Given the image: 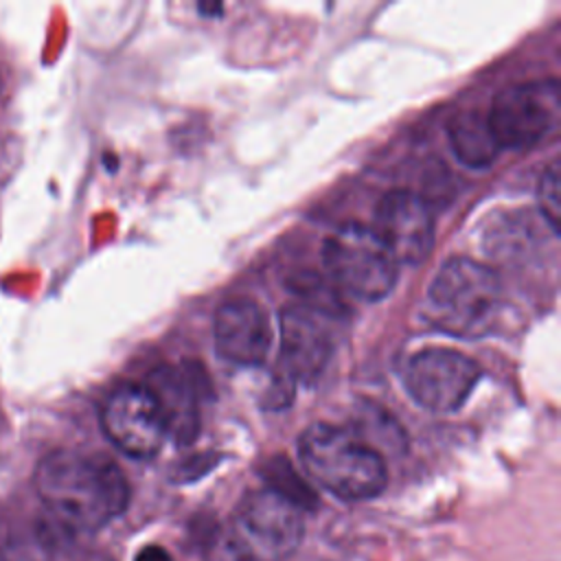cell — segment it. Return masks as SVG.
<instances>
[{
    "mask_svg": "<svg viewBox=\"0 0 561 561\" xmlns=\"http://www.w3.org/2000/svg\"><path fill=\"white\" fill-rule=\"evenodd\" d=\"M147 390L153 394L167 427V438L188 445L199 432V410L195 388L188 375L178 368H156L149 375Z\"/></svg>",
    "mask_w": 561,
    "mask_h": 561,
    "instance_id": "7c38bea8",
    "label": "cell"
},
{
    "mask_svg": "<svg viewBox=\"0 0 561 561\" xmlns=\"http://www.w3.org/2000/svg\"><path fill=\"white\" fill-rule=\"evenodd\" d=\"M33 482L48 513L70 530H99L129 504L123 471L103 454L50 451L39 460Z\"/></svg>",
    "mask_w": 561,
    "mask_h": 561,
    "instance_id": "6da1fadb",
    "label": "cell"
},
{
    "mask_svg": "<svg viewBox=\"0 0 561 561\" xmlns=\"http://www.w3.org/2000/svg\"><path fill=\"white\" fill-rule=\"evenodd\" d=\"M561 88L557 79H537L508 85L493 99L486 123L502 147H528L557 129Z\"/></svg>",
    "mask_w": 561,
    "mask_h": 561,
    "instance_id": "8992f818",
    "label": "cell"
},
{
    "mask_svg": "<svg viewBox=\"0 0 561 561\" xmlns=\"http://www.w3.org/2000/svg\"><path fill=\"white\" fill-rule=\"evenodd\" d=\"M302 508L276 489L250 491L234 511L228 548L237 561H283L302 541Z\"/></svg>",
    "mask_w": 561,
    "mask_h": 561,
    "instance_id": "277c9868",
    "label": "cell"
},
{
    "mask_svg": "<svg viewBox=\"0 0 561 561\" xmlns=\"http://www.w3.org/2000/svg\"><path fill=\"white\" fill-rule=\"evenodd\" d=\"M305 471L344 502H362L386 486V462L355 432L331 423H313L298 438Z\"/></svg>",
    "mask_w": 561,
    "mask_h": 561,
    "instance_id": "7a4b0ae2",
    "label": "cell"
},
{
    "mask_svg": "<svg viewBox=\"0 0 561 561\" xmlns=\"http://www.w3.org/2000/svg\"><path fill=\"white\" fill-rule=\"evenodd\" d=\"M322 261L331 278L362 300L388 296L399 274V263L381 237L359 221H346L329 232Z\"/></svg>",
    "mask_w": 561,
    "mask_h": 561,
    "instance_id": "5b68a950",
    "label": "cell"
},
{
    "mask_svg": "<svg viewBox=\"0 0 561 561\" xmlns=\"http://www.w3.org/2000/svg\"><path fill=\"white\" fill-rule=\"evenodd\" d=\"M105 436L131 458H151L162 449L167 427L162 412L147 386L125 383L105 399L101 408Z\"/></svg>",
    "mask_w": 561,
    "mask_h": 561,
    "instance_id": "ba28073f",
    "label": "cell"
},
{
    "mask_svg": "<svg viewBox=\"0 0 561 561\" xmlns=\"http://www.w3.org/2000/svg\"><path fill=\"white\" fill-rule=\"evenodd\" d=\"M447 136L456 158L469 167H486L500 151L486 116L478 110H462L454 114L447 125Z\"/></svg>",
    "mask_w": 561,
    "mask_h": 561,
    "instance_id": "4fadbf2b",
    "label": "cell"
},
{
    "mask_svg": "<svg viewBox=\"0 0 561 561\" xmlns=\"http://www.w3.org/2000/svg\"><path fill=\"white\" fill-rule=\"evenodd\" d=\"M0 85H2V83H0Z\"/></svg>",
    "mask_w": 561,
    "mask_h": 561,
    "instance_id": "e0dca14e",
    "label": "cell"
},
{
    "mask_svg": "<svg viewBox=\"0 0 561 561\" xmlns=\"http://www.w3.org/2000/svg\"><path fill=\"white\" fill-rule=\"evenodd\" d=\"M502 305L500 276L467 256L445 261L427 291V318L438 329L462 337L489 333Z\"/></svg>",
    "mask_w": 561,
    "mask_h": 561,
    "instance_id": "3957f363",
    "label": "cell"
},
{
    "mask_svg": "<svg viewBox=\"0 0 561 561\" xmlns=\"http://www.w3.org/2000/svg\"><path fill=\"white\" fill-rule=\"evenodd\" d=\"M480 379L478 364L449 348H427L410 357L403 381L412 399L432 412H454Z\"/></svg>",
    "mask_w": 561,
    "mask_h": 561,
    "instance_id": "52a82bcc",
    "label": "cell"
},
{
    "mask_svg": "<svg viewBox=\"0 0 561 561\" xmlns=\"http://www.w3.org/2000/svg\"><path fill=\"white\" fill-rule=\"evenodd\" d=\"M134 561H173L162 546H145L136 552Z\"/></svg>",
    "mask_w": 561,
    "mask_h": 561,
    "instance_id": "9a60e30c",
    "label": "cell"
},
{
    "mask_svg": "<svg viewBox=\"0 0 561 561\" xmlns=\"http://www.w3.org/2000/svg\"><path fill=\"white\" fill-rule=\"evenodd\" d=\"M215 344L219 355L232 364H261L272 344L270 322L261 305L250 298L224 302L215 316Z\"/></svg>",
    "mask_w": 561,
    "mask_h": 561,
    "instance_id": "8fae6325",
    "label": "cell"
},
{
    "mask_svg": "<svg viewBox=\"0 0 561 561\" xmlns=\"http://www.w3.org/2000/svg\"><path fill=\"white\" fill-rule=\"evenodd\" d=\"M375 232L397 263L416 265L434 245V217L419 195L410 191H390L375 208Z\"/></svg>",
    "mask_w": 561,
    "mask_h": 561,
    "instance_id": "9c48e42d",
    "label": "cell"
},
{
    "mask_svg": "<svg viewBox=\"0 0 561 561\" xmlns=\"http://www.w3.org/2000/svg\"><path fill=\"white\" fill-rule=\"evenodd\" d=\"M90 561H112V559H107V557H92Z\"/></svg>",
    "mask_w": 561,
    "mask_h": 561,
    "instance_id": "2e32d148",
    "label": "cell"
},
{
    "mask_svg": "<svg viewBox=\"0 0 561 561\" xmlns=\"http://www.w3.org/2000/svg\"><path fill=\"white\" fill-rule=\"evenodd\" d=\"M280 366L296 381H313L333 353L324 316L309 305H289L280 313Z\"/></svg>",
    "mask_w": 561,
    "mask_h": 561,
    "instance_id": "30bf717a",
    "label": "cell"
},
{
    "mask_svg": "<svg viewBox=\"0 0 561 561\" xmlns=\"http://www.w3.org/2000/svg\"><path fill=\"white\" fill-rule=\"evenodd\" d=\"M561 186H559V162H552L539 178L537 202L543 213V219L550 224L552 232H559L561 224Z\"/></svg>",
    "mask_w": 561,
    "mask_h": 561,
    "instance_id": "5bb4252c",
    "label": "cell"
}]
</instances>
